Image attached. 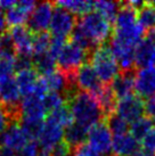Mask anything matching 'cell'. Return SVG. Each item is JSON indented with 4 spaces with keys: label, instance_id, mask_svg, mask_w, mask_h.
Here are the masks:
<instances>
[{
    "label": "cell",
    "instance_id": "cell-1",
    "mask_svg": "<svg viewBox=\"0 0 155 156\" xmlns=\"http://www.w3.org/2000/svg\"><path fill=\"white\" fill-rule=\"evenodd\" d=\"M66 104L71 109L74 122L89 130L97 123L104 121V114L97 99L87 92L79 90Z\"/></svg>",
    "mask_w": 155,
    "mask_h": 156
},
{
    "label": "cell",
    "instance_id": "cell-2",
    "mask_svg": "<svg viewBox=\"0 0 155 156\" xmlns=\"http://www.w3.org/2000/svg\"><path fill=\"white\" fill-rule=\"evenodd\" d=\"M77 26L95 48L107 44L113 32L111 23L95 9L79 18Z\"/></svg>",
    "mask_w": 155,
    "mask_h": 156
},
{
    "label": "cell",
    "instance_id": "cell-3",
    "mask_svg": "<svg viewBox=\"0 0 155 156\" xmlns=\"http://www.w3.org/2000/svg\"><path fill=\"white\" fill-rule=\"evenodd\" d=\"M89 63L104 84H111L113 79L119 74V64L113 56L110 44L99 46L90 54Z\"/></svg>",
    "mask_w": 155,
    "mask_h": 156
},
{
    "label": "cell",
    "instance_id": "cell-4",
    "mask_svg": "<svg viewBox=\"0 0 155 156\" xmlns=\"http://www.w3.org/2000/svg\"><path fill=\"white\" fill-rule=\"evenodd\" d=\"M89 58L90 52L79 47L70 40L58 54L56 63L59 71L64 73H74L80 66H82L85 63H88Z\"/></svg>",
    "mask_w": 155,
    "mask_h": 156
},
{
    "label": "cell",
    "instance_id": "cell-5",
    "mask_svg": "<svg viewBox=\"0 0 155 156\" xmlns=\"http://www.w3.org/2000/svg\"><path fill=\"white\" fill-rule=\"evenodd\" d=\"M75 82L79 90L94 96L96 99H98L99 96L103 94L105 87L107 86L102 82V80L99 79L89 62L85 63L78 69L75 72Z\"/></svg>",
    "mask_w": 155,
    "mask_h": 156
},
{
    "label": "cell",
    "instance_id": "cell-6",
    "mask_svg": "<svg viewBox=\"0 0 155 156\" xmlns=\"http://www.w3.org/2000/svg\"><path fill=\"white\" fill-rule=\"evenodd\" d=\"M78 23V18L75 15L67 12L66 9L55 6L52 13V22L49 25L50 34L54 38L67 39V37L72 34Z\"/></svg>",
    "mask_w": 155,
    "mask_h": 156
},
{
    "label": "cell",
    "instance_id": "cell-7",
    "mask_svg": "<svg viewBox=\"0 0 155 156\" xmlns=\"http://www.w3.org/2000/svg\"><path fill=\"white\" fill-rule=\"evenodd\" d=\"M88 143L94 151L103 156H106L112 151V132L106 122L102 121L90 128L88 132Z\"/></svg>",
    "mask_w": 155,
    "mask_h": 156
},
{
    "label": "cell",
    "instance_id": "cell-8",
    "mask_svg": "<svg viewBox=\"0 0 155 156\" xmlns=\"http://www.w3.org/2000/svg\"><path fill=\"white\" fill-rule=\"evenodd\" d=\"M54 6V2L50 1H41L37 4L27 20V27L32 33L46 32L52 22Z\"/></svg>",
    "mask_w": 155,
    "mask_h": 156
},
{
    "label": "cell",
    "instance_id": "cell-9",
    "mask_svg": "<svg viewBox=\"0 0 155 156\" xmlns=\"http://www.w3.org/2000/svg\"><path fill=\"white\" fill-rule=\"evenodd\" d=\"M115 113L128 123H134L138 119L144 116L145 101L137 95H131L127 98L117 100Z\"/></svg>",
    "mask_w": 155,
    "mask_h": 156
},
{
    "label": "cell",
    "instance_id": "cell-10",
    "mask_svg": "<svg viewBox=\"0 0 155 156\" xmlns=\"http://www.w3.org/2000/svg\"><path fill=\"white\" fill-rule=\"evenodd\" d=\"M64 138V128L50 120L49 117L45 119L41 132L38 137L39 145L42 147V151L49 152L62 141Z\"/></svg>",
    "mask_w": 155,
    "mask_h": 156
},
{
    "label": "cell",
    "instance_id": "cell-11",
    "mask_svg": "<svg viewBox=\"0 0 155 156\" xmlns=\"http://www.w3.org/2000/svg\"><path fill=\"white\" fill-rule=\"evenodd\" d=\"M35 6L37 4L32 0L16 1L13 7H10L5 12L6 24L9 27L23 25L25 22H27V20Z\"/></svg>",
    "mask_w": 155,
    "mask_h": 156
},
{
    "label": "cell",
    "instance_id": "cell-12",
    "mask_svg": "<svg viewBox=\"0 0 155 156\" xmlns=\"http://www.w3.org/2000/svg\"><path fill=\"white\" fill-rule=\"evenodd\" d=\"M135 90L142 99H148L155 96V66L139 69L136 72Z\"/></svg>",
    "mask_w": 155,
    "mask_h": 156
},
{
    "label": "cell",
    "instance_id": "cell-13",
    "mask_svg": "<svg viewBox=\"0 0 155 156\" xmlns=\"http://www.w3.org/2000/svg\"><path fill=\"white\" fill-rule=\"evenodd\" d=\"M22 119L27 121H45L47 115V109L43 104V98L40 96L32 95L24 97L21 103Z\"/></svg>",
    "mask_w": 155,
    "mask_h": 156
},
{
    "label": "cell",
    "instance_id": "cell-14",
    "mask_svg": "<svg viewBox=\"0 0 155 156\" xmlns=\"http://www.w3.org/2000/svg\"><path fill=\"white\" fill-rule=\"evenodd\" d=\"M136 72L137 69H128L121 71L111 82V89L117 100L127 98L129 96L134 95L132 91L135 90V80H136Z\"/></svg>",
    "mask_w": 155,
    "mask_h": 156
},
{
    "label": "cell",
    "instance_id": "cell-15",
    "mask_svg": "<svg viewBox=\"0 0 155 156\" xmlns=\"http://www.w3.org/2000/svg\"><path fill=\"white\" fill-rule=\"evenodd\" d=\"M12 40H13L14 49L16 55H26L32 56V47H33V35L27 26H14L9 30Z\"/></svg>",
    "mask_w": 155,
    "mask_h": 156
},
{
    "label": "cell",
    "instance_id": "cell-16",
    "mask_svg": "<svg viewBox=\"0 0 155 156\" xmlns=\"http://www.w3.org/2000/svg\"><path fill=\"white\" fill-rule=\"evenodd\" d=\"M31 141L21 128L20 123H13L0 134V147H6L12 151H21L26 144Z\"/></svg>",
    "mask_w": 155,
    "mask_h": 156
},
{
    "label": "cell",
    "instance_id": "cell-17",
    "mask_svg": "<svg viewBox=\"0 0 155 156\" xmlns=\"http://www.w3.org/2000/svg\"><path fill=\"white\" fill-rule=\"evenodd\" d=\"M110 48H111L113 56L115 57L116 62L122 71L136 69V66H135V47L119 42L111 38Z\"/></svg>",
    "mask_w": 155,
    "mask_h": 156
},
{
    "label": "cell",
    "instance_id": "cell-18",
    "mask_svg": "<svg viewBox=\"0 0 155 156\" xmlns=\"http://www.w3.org/2000/svg\"><path fill=\"white\" fill-rule=\"evenodd\" d=\"M112 152L115 156H135L140 152V145L131 133L115 136L113 138Z\"/></svg>",
    "mask_w": 155,
    "mask_h": 156
},
{
    "label": "cell",
    "instance_id": "cell-19",
    "mask_svg": "<svg viewBox=\"0 0 155 156\" xmlns=\"http://www.w3.org/2000/svg\"><path fill=\"white\" fill-rule=\"evenodd\" d=\"M153 64H155V47L147 38H144L135 48V66L145 69Z\"/></svg>",
    "mask_w": 155,
    "mask_h": 156
},
{
    "label": "cell",
    "instance_id": "cell-20",
    "mask_svg": "<svg viewBox=\"0 0 155 156\" xmlns=\"http://www.w3.org/2000/svg\"><path fill=\"white\" fill-rule=\"evenodd\" d=\"M15 80L18 86V89L21 91V95L23 97H27L33 94L35 86L38 83L39 76L34 69H30L17 72Z\"/></svg>",
    "mask_w": 155,
    "mask_h": 156
},
{
    "label": "cell",
    "instance_id": "cell-21",
    "mask_svg": "<svg viewBox=\"0 0 155 156\" xmlns=\"http://www.w3.org/2000/svg\"><path fill=\"white\" fill-rule=\"evenodd\" d=\"M88 132L89 129L74 122L64 130V141L73 149L85 144L86 139H88Z\"/></svg>",
    "mask_w": 155,
    "mask_h": 156
},
{
    "label": "cell",
    "instance_id": "cell-22",
    "mask_svg": "<svg viewBox=\"0 0 155 156\" xmlns=\"http://www.w3.org/2000/svg\"><path fill=\"white\" fill-rule=\"evenodd\" d=\"M54 5L57 7L66 9L67 12L72 13L75 16L77 15L83 16L94 10L95 2L86 1V0H70V1H56Z\"/></svg>",
    "mask_w": 155,
    "mask_h": 156
},
{
    "label": "cell",
    "instance_id": "cell-23",
    "mask_svg": "<svg viewBox=\"0 0 155 156\" xmlns=\"http://www.w3.org/2000/svg\"><path fill=\"white\" fill-rule=\"evenodd\" d=\"M32 58H33V69L41 76H46L54 71H56V59L49 52L39 56H33Z\"/></svg>",
    "mask_w": 155,
    "mask_h": 156
},
{
    "label": "cell",
    "instance_id": "cell-24",
    "mask_svg": "<svg viewBox=\"0 0 155 156\" xmlns=\"http://www.w3.org/2000/svg\"><path fill=\"white\" fill-rule=\"evenodd\" d=\"M139 25L144 31H151L155 29V6L151 1L145 2L144 6L137 12Z\"/></svg>",
    "mask_w": 155,
    "mask_h": 156
},
{
    "label": "cell",
    "instance_id": "cell-25",
    "mask_svg": "<svg viewBox=\"0 0 155 156\" xmlns=\"http://www.w3.org/2000/svg\"><path fill=\"white\" fill-rule=\"evenodd\" d=\"M121 8V2L116 1H96L94 9L97 10L99 14H102L104 17L110 23L115 21L116 15Z\"/></svg>",
    "mask_w": 155,
    "mask_h": 156
},
{
    "label": "cell",
    "instance_id": "cell-26",
    "mask_svg": "<svg viewBox=\"0 0 155 156\" xmlns=\"http://www.w3.org/2000/svg\"><path fill=\"white\" fill-rule=\"evenodd\" d=\"M47 117H49V119L52 120L55 123L59 124L62 128H65V129H66L67 126H71L72 123H74L73 115H72L71 109H70L67 104L63 105V106H60L59 108H57V109H55V111L50 112L47 115Z\"/></svg>",
    "mask_w": 155,
    "mask_h": 156
},
{
    "label": "cell",
    "instance_id": "cell-27",
    "mask_svg": "<svg viewBox=\"0 0 155 156\" xmlns=\"http://www.w3.org/2000/svg\"><path fill=\"white\" fill-rule=\"evenodd\" d=\"M153 126H154V122L152 121L150 117L142 116L140 119H138L137 121L131 123V126H130V133L132 134L138 141H142V138L152 129H154Z\"/></svg>",
    "mask_w": 155,
    "mask_h": 156
},
{
    "label": "cell",
    "instance_id": "cell-28",
    "mask_svg": "<svg viewBox=\"0 0 155 156\" xmlns=\"http://www.w3.org/2000/svg\"><path fill=\"white\" fill-rule=\"evenodd\" d=\"M52 44V37L48 32H40L33 35V47H32V57L39 56L46 52H49Z\"/></svg>",
    "mask_w": 155,
    "mask_h": 156
},
{
    "label": "cell",
    "instance_id": "cell-29",
    "mask_svg": "<svg viewBox=\"0 0 155 156\" xmlns=\"http://www.w3.org/2000/svg\"><path fill=\"white\" fill-rule=\"evenodd\" d=\"M104 121L106 122L108 129L111 130L112 133H114V136H121V134L128 133V130L130 129L129 123L125 120H123L121 116H119L116 113L106 117Z\"/></svg>",
    "mask_w": 155,
    "mask_h": 156
},
{
    "label": "cell",
    "instance_id": "cell-30",
    "mask_svg": "<svg viewBox=\"0 0 155 156\" xmlns=\"http://www.w3.org/2000/svg\"><path fill=\"white\" fill-rule=\"evenodd\" d=\"M15 57L14 55L0 54V82L12 76L15 71Z\"/></svg>",
    "mask_w": 155,
    "mask_h": 156
},
{
    "label": "cell",
    "instance_id": "cell-31",
    "mask_svg": "<svg viewBox=\"0 0 155 156\" xmlns=\"http://www.w3.org/2000/svg\"><path fill=\"white\" fill-rule=\"evenodd\" d=\"M43 104L47 109V113L49 114L50 112L55 109L59 108L60 106L66 104V99L62 94L58 92H48L43 98Z\"/></svg>",
    "mask_w": 155,
    "mask_h": 156
},
{
    "label": "cell",
    "instance_id": "cell-32",
    "mask_svg": "<svg viewBox=\"0 0 155 156\" xmlns=\"http://www.w3.org/2000/svg\"><path fill=\"white\" fill-rule=\"evenodd\" d=\"M142 147L145 152L155 155V128L152 129L148 133L142 138Z\"/></svg>",
    "mask_w": 155,
    "mask_h": 156
},
{
    "label": "cell",
    "instance_id": "cell-33",
    "mask_svg": "<svg viewBox=\"0 0 155 156\" xmlns=\"http://www.w3.org/2000/svg\"><path fill=\"white\" fill-rule=\"evenodd\" d=\"M71 156H103V155H100L96 151H94L89 145L83 144V145H80V146L73 148L72 149V155Z\"/></svg>",
    "mask_w": 155,
    "mask_h": 156
},
{
    "label": "cell",
    "instance_id": "cell-34",
    "mask_svg": "<svg viewBox=\"0 0 155 156\" xmlns=\"http://www.w3.org/2000/svg\"><path fill=\"white\" fill-rule=\"evenodd\" d=\"M16 156H39V146L34 140H31L26 144L21 151L17 152Z\"/></svg>",
    "mask_w": 155,
    "mask_h": 156
},
{
    "label": "cell",
    "instance_id": "cell-35",
    "mask_svg": "<svg viewBox=\"0 0 155 156\" xmlns=\"http://www.w3.org/2000/svg\"><path fill=\"white\" fill-rule=\"evenodd\" d=\"M52 156H71L72 155V148L70 147L64 140H62L59 144H57L52 151H49Z\"/></svg>",
    "mask_w": 155,
    "mask_h": 156
},
{
    "label": "cell",
    "instance_id": "cell-36",
    "mask_svg": "<svg viewBox=\"0 0 155 156\" xmlns=\"http://www.w3.org/2000/svg\"><path fill=\"white\" fill-rule=\"evenodd\" d=\"M14 122L9 117L8 113L4 109V107L0 105V134L2 133L10 124H13Z\"/></svg>",
    "mask_w": 155,
    "mask_h": 156
},
{
    "label": "cell",
    "instance_id": "cell-37",
    "mask_svg": "<svg viewBox=\"0 0 155 156\" xmlns=\"http://www.w3.org/2000/svg\"><path fill=\"white\" fill-rule=\"evenodd\" d=\"M145 113L152 121L155 122V96L145 101Z\"/></svg>",
    "mask_w": 155,
    "mask_h": 156
},
{
    "label": "cell",
    "instance_id": "cell-38",
    "mask_svg": "<svg viewBox=\"0 0 155 156\" xmlns=\"http://www.w3.org/2000/svg\"><path fill=\"white\" fill-rule=\"evenodd\" d=\"M1 4H0V35L2 34L4 32H6V20H5V14L2 13V10H1Z\"/></svg>",
    "mask_w": 155,
    "mask_h": 156
},
{
    "label": "cell",
    "instance_id": "cell-39",
    "mask_svg": "<svg viewBox=\"0 0 155 156\" xmlns=\"http://www.w3.org/2000/svg\"><path fill=\"white\" fill-rule=\"evenodd\" d=\"M0 156H16L14 151L6 147H0Z\"/></svg>",
    "mask_w": 155,
    "mask_h": 156
},
{
    "label": "cell",
    "instance_id": "cell-40",
    "mask_svg": "<svg viewBox=\"0 0 155 156\" xmlns=\"http://www.w3.org/2000/svg\"><path fill=\"white\" fill-rule=\"evenodd\" d=\"M145 38H147V39L150 40L152 44H154V47H155V29L154 30H151V31H147Z\"/></svg>",
    "mask_w": 155,
    "mask_h": 156
},
{
    "label": "cell",
    "instance_id": "cell-41",
    "mask_svg": "<svg viewBox=\"0 0 155 156\" xmlns=\"http://www.w3.org/2000/svg\"><path fill=\"white\" fill-rule=\"evenodd\" d=\"M39 156H52V154L49 152H46V151H42V152L39 154Z\"/></svg>",
    "mask_w": 155,
    "mask_h": 156
},
{
    "label": "cell",
    "instance_id": "cell-42",
    "mask_svg": "<svg viewBox=\"0 0 155 156\" xmlns=\"http://www.w3.org/2000/svg\"><path fill=\"white\" fill-rule=\"evenodd\" d=\"M0 54H1V41H0Z\"/></svg>",
    "mask_w": 155,
    "mask_h": 156
},
{
    "label": "cell",
    "instance_id": "cell-43",
    "mask_svg": "<svg viewBox=\"0 0 155 156\" xmlns=\"http://www.w3.org/2000/svg\"><path fill=\"white\" fill-rule=\"evenodd\" d=\"M111 156H115V155H111Z\"/></svg>",
    "mask_w": 155,
    "mask_h": 156
}]
</instances>
